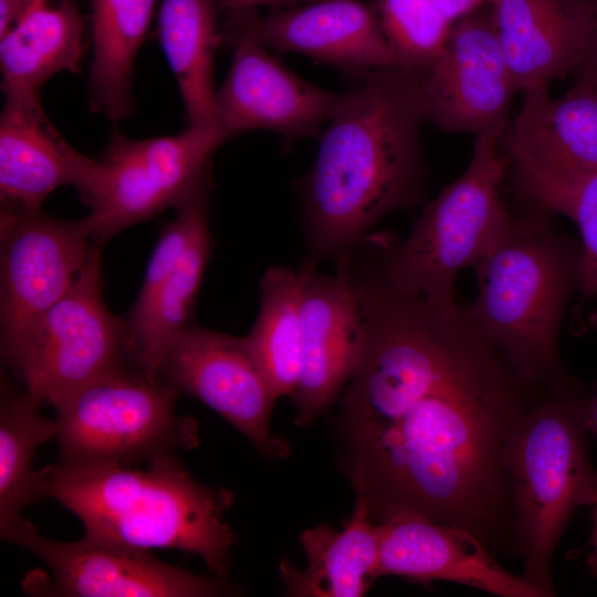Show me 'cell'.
<instances>
[{"label":"cell","mask_w":597,"mask_h":597,"mask_svg":"<svg viewBox=\"0 0 597 597\" xmlns=\"http://www.w3.org/2000/svg\"><path fill=\"white\" fill-rule=\"evenodd\" d=\"M364 339L335 418L341 469L375 523L420 515L520 557L507 452L549 388L524 381L463 312L357 280Z\"/></svg>","instance_id":"cell-1"},{"label":"cell","mask_w":597,"mask_h":597,"mask_svg":"<svg viewBox=\"0 0 597 597\" xmlns=\"http://www.w3.org/2000/svg\"><path fill=\"white\" fill-rule=\"evenodd\" d=\"M352 77L303 184L311 252L339 262L379 219L415 205L423 184L416 72L388 67Z\"/></svg>","instance_id":"cell-2"},{"label":"cell","mask_w":597,"mask_h":597,"mask_svg":"<svg viewBox=\"0 0 597 597\" xmlns=\"http://www.w3.org/2000/svg\"><path fill=\"white\" fill-rule=\"evenodd\" d=\"M147 462L66 464L38 471L39 495L74 513L84 535L137 549H179L200 556L228 580L234 534L223 520L234 495L199 483L176 453Z\"/></svg>","instance_id":"cell-3"},{"label":"cell","mask_w":597,"mask_h":597,"mask_svg":"<svg viewBox=\"0 0 597 597\" xmlns=\"http://www.w3.org/2000/svg\"><path fill=\"white\" fill-rule=\"evenodd\" d=\"M580 397L561 380L516 426L507 452L522 576L555 596L551 563L573 513L597 504V470L587 449Z\"/></svg>","instance_id":"cell-4"},{"label":"cell","mask_w":597,"mask_h":597,"mask_svg":"<svg viewBox=\"0 0 597 597\" xmlns=\"http://www.w3.org/2000/svg\"><path fill=\"white\" fill-rule=\"evenodd\" d=\"M475 268L467 318L524 381L563 380L557 334L572 275L564 247L540 218L516 220Z\"/></svg>","instance_id":"cell-5"},{"label":"cell","mask_w":597,"mask_h":597,"mask_svg":"<svg viewBox=\"0 0 597 597\" xmlns=\"http://www.w3.org/2000/svg\"><path fill=\"white\" fill-rule=\"evenodd\" d=\"M503 133L476 136L465 170L425 207L388 256L381 279L390 287L441 308H457L458 273L489 254L513 221L501 199L507 164L499 148Z\"/></svg>","instance_id":"cell-6"},{"label":"cell","mask_w":597,"mask_h":597,"mask_svg":"<svg viewBox=\"0 0 597 597\" xmlns=\"http://www.w3.org/2000/svg\"><path fill=\"white\" fill-rule=\"evenodd\" d=\"M228 138L218 122L145 139L114 130L83 198L91 211L82 220L94 244L208 193L211 158Z\"/></svg>","instance_id":"cell-7"},{"label":"cell","mask_w":597,"mask_h":597,"mask_svg":"<svg viewBox=\"0 0 597 597\" xmlns=\"http://www.w3.org/2000/svg\"><path fill=\"white\" fill-rule=\"evenodd\" d=\"M179 394L129 370L83 386L54 408L59 461L134 464L195 448L198 423L176 413Z\"/></svg>","instance_id":"cell-8"},{"label":"cell","mask_w":597,"mask_h":597,"mask_svg":"<svg viewBox=\"0 0 597 597\" xmlns=\"http://www.w3.org/2000/svg\"><path fill=\"white\" fill-rule=\"evenodd\" d=\"M4 358L23 392L53 408L83 386L127 370V323L103 300L101 247L93 244L74 285Z\"/></svg>","instance_id":"cell-9"},{"label":"cell","mask_w":597,"mask_h":597,"mask_svg":"<svg viewBox=\"0 0 597 597\" xmlns=\"http://www.w3.org/2000/svg\"><path fill=\"white\" fill-rule=\"evenodd\" d=\"M2 541L23 547L50 569L29 575L24 590L49 597H217L242 589L214 575L191 573L154 558L148 551L97 541L83 535L56 542L21 517L0 531Z\"/></svg>","instance_id":"cell-10"},{"label":"cell","mask_w":597,"mask_h":597,"mask_svg":"<svg viewBox=\"0 0 597 597\" xmlns=\"http://www.w3.org/2000/svg\"><path fill=\"white\" fill-rule=\"evenodd\" d=\"M0 323L6 357L74 285L93 244L82 219L1 209Z\"/></svg>","instance_id":"cell-11"},{"label":"cell","mask_w":597,"mask_h":597,"mask_svg":"<svg viewBox=\"0 0 597 597\" xmlns=\"http://www.w3.org/2000/svg\"><path fill=\"white\" fill-rule=\"evenodd\" d=\"M177 211L176 219L160 232L126 320L129 360L150 383H159L169 348L192 325V313L211 254L209 193Z\"/></svg>","instance_id":"cell-12"},{"label":"cell","mask_w":597,"mask_h":597,"mask_svg":"<svg viewBox=\"0 0 597 597\" xmlns=\"http://www.w3.org/2000/svg\"><path fill=\"white\" fill-rule=\"evenodd\" d=\"M416 74L423 119L439 129L505 132L516 91L490 4L453 23L439 55Z\"/></svg>","instance_id":"cell-13"},{"label":"cell","mask_w":597,"mask_h":597,"mask_svg":"<svg viewBox=\"0 0 597 597\" xmlns=\"http://www.w3.org/2000/svg\"><path fill=\"white\" fill-rule=\"evenodd\" d=\"M159 381L202 401L263 455L283 459L290 453L289 442L271 430L276 398L245 337L189 326L169 348Z\"/></svg>","instance_id":"cell-14"},{"label":"cell","mask_w":597,"mask_h":597,"mask_svg":"<svg viewBox=\"0 0 597 597\" xmlns=\"http://www.w3.org/2000/svg\"><path fill=\"white\" fill-rule=\"evenodd\" d=\"M240 39L311 56L349 76L399 67L373 3L363 0H316L264 15L256 10L229 13L220 42Z\"/></svg>","instance_id":"cell-15"},{"label":"cell","mask_w":597,"mask_h":597,"mask_svg":"<svg viewBox=\"0 0 597 597\" xmlns=\"http://www.w3.org/2000/svg\"><path fill=\"white\" fill-rule=\"evenodd\" d=\"M523 94L506 146L521 191L537 205L597 170V88L576 83L553 98L537 85Z\"/></svg>","instance_id":"cell-16"},{"label":"cell","mask_w":597,"mask_h":597,"mask_svg":"<svg viewBox=\"0 0 597 597\" xmlns=\"http://www.w3.org/2000/svg\"><path fill=\"white\" fill-rule=\"evenodd\" d=\"M228 45L233 59L216 93V117L229 138L250 129L289 139L320 133L339 94L304 81L258 42L240 39Z\"/></svg>","instance_id":"cell-17"},{"label":"cell","mask_w":597,"mask_h":597,"mask_svg":"<svg viewBox=\"0 0 597 597\" xmlns=\"http://www.w3.org/2000/svg\"><path fill=\"white\" fill-rule=\"evenodd\" d=\"M348 259L335 275L320 274L314 262L306 275L303 302V350L293 401L295 425L310 426L326 412L348 384L364 339V315Z\"/></svg>","instance_id":"cell-18"},{"label":"cell","mask_w":597,"mask_h":597,"mask_svg":"<svg viewBox=\"0 0 597 597\" xmlns=\"http://www.w3.org/2000/svg\"><path fill=\"white\" fill-rule=\"evenodd\" d=\"M379 576L427 583L446 580L500 597H544L503 568L471 533L420 515H400L377 523Z\"/></svg>","instance_id":"cell-19"},{"label":"cell","mask_w":597,"mask_h":597,"mask_svg":"<svg viewBox=\"0 0 597 597\" xmlns=\"http://www.w3.org/2000/svg\"><path fill=\"white\" fill-rule=\"evenodd\" d=\"M96 160L73 148L45 116L39 94L4 93L0 117L1 209L39 210L56 188L76 187L82 199Z\"/></svg>","instance_id":"cell-20"},{"label":"cell","mask_w":597,"mask_h":597,"mask_svg":"<svg viewBox=\"0 0 597 597\" xmlns=\"http://www.w3.org/2000/svg\"><path fill=\"white\" fill-rule=\"evenodd\" d=\"M516 93L577 70L594 24L591 0H490Z\"/></svg>","instance_id":"cell-21"},{"label":"cell","mask_w":597,"mask_h":597,"mask_svg":"<svg viewBox=\"0 0 597 597\" xmlns=\"http://www.w3.org/2000/svg\"><path fill=\"white\" fill-rule=\"evenodd\" d=\"M306 556L304 569L290 561L280 564L284 593L297 597H360L378 577L377 523L363 500L338 531L318 524L300 535Z\"/></svg>","instance_id":"cell-22"},{"label":"cell","mask_w":597,"mask_h":597,"mask_svg":"<svg viewBox=\"0 0 597 597\" xmlns=\"http://www.w3.org/2000/svg\"><path fill=\"white\" fill-rule=\"evenodd\" d=\"M83 23L71 0H34L0 34L3 93L39 94L62 71L77 72Z\"/></svg>","instance_id":"cell-23"},{"label":"cell","mask_w":597,"mask_h":597,"mask_svg":"<svg viewBox=\"0 0 597 597\" xmlns=\"http://www.w3.org/2000/svg\"><path fill=\"white\" fill-rule=\"evenodd\" d=\"M218 0H163L158 35L189 124L217 123L213 56L220 42Z\"/></svg>","instance_id":"cell-24"},{"label":"cell","mask_w":597,"mask_h":597,"mask_svg":"<svg viewBox=\"0 0 597 597\" xmlns=\"http://www.w3.org/2000/svg\"><path fill=\"white\" fill-rule=\"evenodd\" d=\"M311 261L298 270L273 266L260 283V310L244 336L277 399L294 394L302 368L303 290Z\"/></svg>","instance_id":"cell-25"},{"label":"cell","mask_w":597,"mask_h":597,"mask_svg":"<svg viewBox=\"0 0 597 597\" xmlns=\"http://www.w3.org/2000/svg\"><path fill=\"white\" fill-rule=\"evenodd\" d=\"M91 4V109L111 119H122L132 112L133 64L150 24L156 0H92Z\"/></svg>","instance_id":"cell-26"},{"label":"cell","mask_w":597,"mask_h":597,"mask_svg":"<svg viewBox=\"0 0 597 597\" xmlns=\"http://www.w3.org/2000/svg\"><path fill=\"white\" fill-rule=\"evenodd\" d=\"M42 405L3 386L0 402V531L14 524L21 511L40 500L36 448L55 437L56 421L40 415Z\"/></svg>","instance_id":"cell-27"},{"label":"cell","mask_w":597,"mask_h":597,"mask_svg":"<svg viewBox=\"0 0 597 597\" xmlns=\"http://www.w3.org/2000/svg\"><path fill=\"white\" fill-rule=\"evenodd\" d=\"M373 6L398 66L409 71L434 61L453 25L429 0H375Z\"/></svg>","instance_id":"cell-28"},{"label":"cell","mask_w":597,"mask_h":597,"mask_svg":"<svg viewBox=\"0 0 597 597\" xmlns=\"http://www.w3.org/2000/svg\"><path fill=\"white\" fill-rule=\"evenodd\" d=\"M537 206L569 218L582 238L579 281L585 295L597 294V170L545 197Z\"/></svg>","instance_id":"cell-29"},{"label":"cell","mask_w":597,"mask_h":597,"mask_svg":"<svg viewBox=\"0 0 597 597\" xmlns=\"http://www.w3.org/2000/svg\"><path fill=\"white\" fill-rule=\"evenodd\" d=\"M593 1L594 24L586 54L580 63L577 83L597 88V0Z\"/></svg>","instance_id":"cell-30"},{"label":"cell","mask_w":597,"mask_h":597,"mask_svg":"<svg viewBox=\"0 0 597 597\" xmlns=\"http://www.w3.org/2000/svg\"><path fill=\"white\" fill-rule=\"evenodd\" d=\"M451 23L490 4V0H429Z\"/></svg>","instance_id":"cell-31"},{"label":"cell","mask_w":597,"mask_h":597,"mask_svg":"<svg viewBox=\"0 0 597 597\" xmlns=\"http://www.w3.org/2000/svg\"><path fill=\"white\" fill-rule=\"evenodd\" d=\"M316 0H220L219 6L228 13L247 10H256L259 7H269L272 10L291 8Z\"/></svg>","instance_id":"cell-32"},{"label":"cell","mask_w":597,"mask_h":597,"mask_svg":"<svg viewBox=\"0 0 597 597\" xmlns=\"http://www.w3.org/2000/svg\"><path fill=\"white\" fill-rule=\"evenodd\" d=\"M34 0H0V34H2Z\"/></svg>","instance_id":"cell-33"},{"label":"cell","mask_w":597,"mask_h":597,"mask_svg":"<svg viewBox=\"0 0 597 597\" xmlns=\"http://www.w3.org/2000/svg\"><path fill=\"white\" fill-rule=\"evenodd\" d=\"M580 417L586 430L597 437V388L586 399H580Z\"/></svg>","instance_id":"cell-34"},{"label":"cell","mask_w":597,"mask_h":597,"mask_svg":"<svg viewBox=\"0 0 597 597\" xmlns=\"http://www.w3.org/2000/svg\"><path fill=\"white\" fill-rule=\"evenodd\" d=\"M593 521H594L593 535H591L593 554L590 556V567L594 570V573L597 574V504L594 506Z\"/></svg>","instance_id":"cell-35"}]
</instances>
